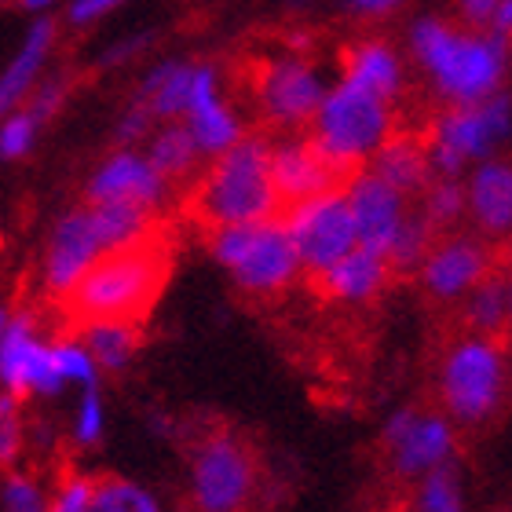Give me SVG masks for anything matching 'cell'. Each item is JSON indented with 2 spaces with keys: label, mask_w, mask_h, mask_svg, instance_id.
Returning <instances> with one entry per match:
<instances>
[{
  "label": "cell",
  "mask_w": 512,
  "mask_h": 512,
  "mask_svg": "<svg viewBox=\"0 0 512 512\" xmlns=\"http://www.w3.org/2000/svg\"><path fill=\"white\" fill-rule=\"evenodd\" d=\"M172 275V242L147 235L114 246L77 278L63 300V333H85L96 322H147Z\"/></svg>",
  "instance_id": "1"
},
{
  "label": "cell",
  "mask_w": 512,
  "mask_h": 512,
  "mask_svg": "<svg viewBox=\"0 0 512 512\" xmlns=\"http://www.w3.org/2000/svg\"><path fill=\"white\" fill-rule=\"evenodd\" d=\"M275 150L264 136L238 139L224 150V158L205 172L187 198V213L202 227L216 231L227 224H256V220H278L275 172H271Z\"/></svg>",
  "instance_id": "2"
},
{
  "label": "cell",
  "mask_w": 512,
  "mask_h": 512,
  "mask_svg": "<svg viewBox=\"0 0 512 512\" xmlns=\"http://www.w3.org/2000/svg\"><path fill=\"white\" fill-rule=\"evenodd\" d=\"M417 59L436 74L439 88L458 103H480L491 96L505 70V33L458 37L443 22L428 19L414 33Z\"/></svg>",
  "instance_id": "3"
},
{
  "label": "cell",
  "mask_w": 512,
  "mask_h": 512,
  "mask_svg": "<svg viewBox=\"0 0 512 512\" xmlns=\"http://www.w3.org/2000/svg\"><path fill=\"white\" fill-rule=\"evenodd\" d=\"M359 161L363 158H348V154H337L333 147H326L319 132L311 139H300V143L275 147L271 172H275L278 220L286 224L300 205L326 198V194H341L344 187H352L363 176Z\"/></svg>",
  "instance_id": "4"
},
{
  "label": "cell",
  "mask_w": 512,
  "mask_h": 512,
  "mask_svg": "<svg viewBox=\"0 0 512 512\" xmlns=\"http://www.w3.org/2000/svg\"><path fill=\"white\" fill-rule=\"evenodd\" d=\"M502 355L498 344L465 337L443 359V403L465 425H480L502 406Z\"/></svg>",
  "instance_id": "5"
},
{
  "label": "cell",
  "mask_w": 512,
  "mask_h": 512,
  "mask_svg": "<svg viewBox=\"0 0 512 512\" xmlns=\"http://www.w3.org/2000/svg\"><path fill=\"white\" fill-rule=\"evenodd\" d=\"M286 227L293 231V242L300 249V260L311 271H326L337 260L352 253L359 242V224H355L352 198L344 202L341 194H326L315 202L300 205L297 213L289 216Z\"/></svg>",
  "instance_id": "6"
},
{
  "label": "cell",
  "mask_w": 512,
  "mask_h": 512,
  "mask_svg": "<svg viewBox=\"0 0 512 512\" xmlns=\"http://www.w3.org/2000/svg\"><path fill=\"white\" fill-rule=\"evenodd\" d=\"M381 99L384 96L363 85H352V81L337 88L319 110V139L337 154L363 158L388 128V114H384Z\"/></svg>",
  "instance_id": "7"
},
{
  "label": "cell",
  "mask_w": 512,
  "mask_h": 512,
  "mask_svg": "<svg viewBox=\"0 0 512 512\" xmlns=\"http://www.w3.org/2000/svg\"><path fill=\"white\" fill-rule=\"evenodd\" d=\"M253 454L231 436H213L194 461V498L202 509H238L253 491Z\"/></svg>",
  "instance_id": "8"
},
{
  "label": "cell",
  "mask_w": 512,
  "mask_h": 512,
  "mask_svg": "<svg viewBox=\"0 0 512 512\" xmlns=\"http://www.w3.org/2000/svg\"><path fill=\"white\" fill-rule=\"evenodd\" d=\"M249 88L271 121L300 125L322 103V88L308 66L297 59H256L249 63Z\"/></svg>",
  "instance_id": "9"
},
{
  "label": "cell",
  "mask_w": 512,
  "mask_h": 512,
  "mask_svg": "<svg viewBox=\"0 0 512 512\" xmlns=\"http://www.w3.org/2000/svg\"><path fill=\"white\" fill-rule=\"evenodd\" d=\"M107 249H110V242H107V235H103L96 205L85 209V213H74L70 220H63L52 238V249H48V289H52V297H66L70 286H74L77 278L85 275L88 267L96 264Z\"/></svg>",
  "instance_id": "10"
},
{
  "label": "cell",
  "mask_w": 512,
  "mask_h": 512,
  "mask_svg": "<svg viewBox=\"0 0 512 512\" xmlns=\"http://www.w3.org/2000/svg\"><path fill=\"white\" fill-rule=\"evenodd\" d=\"M297 260L300 249L293 242V231L282 220H264L249 253L235 264V278L249 293H275L297 275Z\"/></svg>",
  "instance_id": "11"
},
{
  "label": "cell",
  "mask_w": 512,
  "mask_h": 512,
  "mask_svg": "<svg viewBox=\"0 0 512 512\" xmlns=\"http://www.w3.org/2000/svg\"><path fill=\"white\" fill-rule=\"evenodd\" d=\"M403 191H395L384 176H359L352 183V209L359 224V246L377 256H388L395 231L403 224Z\"/></svg>",
  "instance_id": "12"
},
{
  "label": "cell",
  "mask_w": 512,
  "mask_h": 512,
  "mask_svg": "<svg viewBox=\"0 0 512 512\" xmlns=\"http://www.w3.org/2000/svg\"><path fill=\"white\" fill-rule=\"evenodd\" d=\"M509 114L512 107L505 96L487 99L483 107L450 110L447 118H439L436 125V143H447L465 158L469 154H487L509 132Z\"/></svg>",
  "instance_id": "13"
},
{
  "label": "cell",
  "mask_w": 512,
  "mask_h": 512,
  "mask_svg": "<svg viewBox=\"0 0 512 512\" xmlns=\"http://www.w3.org/2000/svg\"><path fill=\"white\" fill-rule=\"evenodd\" d=\"M487 249L458 238V242H443L436 253L425 260V282L436 297H458L461 289H469L472 282H480L487 275Z\"/></svg>",
  "instance_id": "14"
},
{
  "label": "cell",
  "mask_w": 512,
  "mask_h": 512,
  "mask_svg": "<svg viewBox=\"0 0 512 512\" xmlns=\"http://www.w3.org/2000/svg\"><path fill=\"white\" fill-rule=\"evenodd\" d=\"M161 180H165V176H161L154 165L132 158V154H121V158L110 161L107 169H99V176L92 180V187H88V198H92V202H107V198H136V202L158 205Z\"/></svg>",
  "instance_id": "15"
},
{
  "label": "cell",
  "mask_w": 512,
  "mask_h": 512,
  "mask_svg": "<svg viewBox=\"0 0 512 512\" xmlns=\"http://www.w3.org/2000/svg\"><path fill=\"white\" fill-rule=\"evenodd\" d=\"M384 282L381 256L370 249H352V253L337 260L326 271H315V289L322 297H341V300H366L374 297V289Z\"/></svg>",
  "instance_id": "16"
},
{
  "label": "cell",
  "mask_w": 512,
  "mask_h": 512,
  "mask_svg": "<svg viewBox=\"0 0 512 512\" xmlns=\"http://www.w3.org/2000/svg\"><path fill=\"white\" fill-rule=\"evenodd\" d=\"M472 213L491 235L512 231V165L491 161L472 176Z\"/></svg>",
  "instance_id": "17"
},
{
  "label": "cell",
  "mask_w": 512,
  "mask_h": 512,
  "mask_svg": "<svg viewBox=\"0 0 512 512\" xmlns=\"http://www.w3.org/2000/svg\"><path fill=\"white\" fill-rule=\"evenodd\" d=\"M377 176L392 183L395 191L417 194L428 183V147L421 136H392L377 154Z\"/></svg>",
  "instance_id": "18"
},
{
  "label": "cell",
  "mask_w": 512,
  "mask_h": 512,
  "mask_svg": "<svg viewBox=\"0 0 512 512\" xmlns=\"http://www.w3.org/2000/svg\"><path fill=\"white\" fill-rule=\"evenodd\" d=\"M450 450V428L439 417H421L414 428L406 432V439L395 447V469L399 476H417L425 469H436L439 461L447 458Z\"/></svg>",
  "instance_id": "19"
},
{
  "label": "cell",
  "mask_w": 512,
  "mask_h": 512,
  "mask_svg": "<svg viewBox=\"0 0 512 512\" xmlns=\"http://www.w3.org/2000/svg\"><path fill=\"white\" fill-rule=\"evenodd\" d=\"M344 74L352 85H363L377 96H392L399 88V66L384 44H352L344 48Z\"/></svg>",
  "instance_id": "20"
},
{
  "label": "cell",
  "mask_w": 512,
  "mask_h": 512,
  "mask_svg": "<svg viewBox=\"0 0 512 512\" xmlns=\"http://www.w3.org/2000/svg\"><path fill=\"white\" fill-rule=\"evenodd\" d=\"M139 326L143 322H96V326H88V355L99 359V366H107V370H121L143 341Z\"/></svg>",
  "instance_id": "21"
},
{
  "label": "cell",
  "mask_w": 512,
  "mask_h": 512,
  "mask_svg": "<svg viewBox=\"0 0 512 512\" xmlns=\"http://www.w3.org/2000/svg\"><path fill=\"white\" fill-rule=\"evenodd\" d=\"M436 224H432V216H406L399 231H395V242L388 249V271L395 275H414L421 260L428 253V238H432Z\"/></svg>",
  "instance_id": "22"
},
{
  "label": "cell",
  "mask_w": 512,
  "mask_h": 512,
  "mask_svg": "<svg viewBox=\"0 0 512 512\" xmlns=\"http://www.w3.org/2000/svg\"><path fill=\"white\" fill-rule=\"evenodd\" d=\"M48 41H52V22H41V26H33L30 41L26 48L19 52V59L11 63L8 77H4V85H0V107L11 110L15 99H22V92L30 88L33 74H37V66H41L44 52H48Z\"/></svg>",
  "instance_id": "23"
},
{
  "label": "cell",
  "mask_w": 512,
  "mask_h": 512,
  "mask_svg": "<svg viewBox=\"0 0 512 512\" xmlns=\"http://www.w3.org/2000/svg\"><path fill=\"white\" fill-rule=\"evenodd\" d=\"M505 304H509V282H505L502 267H487V275L480 278L476 297H472V322L487 333H502Z\"/></svg>",
  "instance_id": "24"
},
{
  "label": "cell",
  "mask_w": 512,
  "mask_h": 512,
  "mask_svg": "<svg viewBox=\"0 0 512 512\" xmlns=\"http://www.w3.org/2000/svg\"><path fill=\"white\" fill-rule=\"evenodd\" d=\"M194 128L187 132V128H169L165 136L154 143V150H150V165L165 176V180H180V176H187V169H191L194 161Z\"/></svg>",
  "instance_id": "25"
},
{
  "label": "cell",
  "mask_w": 512,
  "mask_h": 512,
  "mask_svg": "<svg viewBox=\"0 0 512 512\" xmlns=\"http://www.w3.org/2000/svg\"><path fill=\"white\" fill-rule=\"evenodd\" d=\"M30 330H26V319H8L4 326V359H0V370H4V384L11 392L22 395L30 384H26V359H30Z\"/></svg>",
  "instance_id": "26"
},
{
  "label": "cell",
  "mask_w": 512,
  "mask_h": 512,
  "mask_svg": "<svg viewBox=\"0 0 512 512\" xmlns=\"http://www.w3.org/2000/svg\"><path fill=\"white\" fill-rule=\"evenodd\" d=\"M191 128H194V139H198L205 150H213V154L216 150H227L238 139L235 118H231L216 99L213 103H205V107L191 110Z\"/></svg>",
  "instance_id": "27"
},
{
  "label": "cell",
  "mask_w": 512,
  "mask_h": 512,
  "mask_svg": "<svg viewBox=\"0 0 512 512\" xmlns=\"http://www.w3.org/2000/svg\"><path fill=\"white\" fill-rule=\"evenodd\" d=\"M92 509L99 512H150L154 502H150V494H143L139 487L132 483L118 480V476H103L96 480V494H92Z\"/></svg>",
  "instance_id": "28"
},
{
  "label": "cell",
  "mask_w": 512,
  "mask_h": 512,
  "mask_svg": "<svg viewBox=\"0 0 512 512\" xmlns=\"http://www.w3.org/2000/svg\"><path fill=\"white\" fill-rule=\"evenodd\" d=\"M417 505H421V509H428V512L461 509V502H458V469L439 461L436 472L428 476V483L421 487V494H417Z\"/></svg>",
  "instance_id": "29"
},
{
  "label": "cell",
  "mask_w": 512,
  "mask_h": 512,
  "mask_svg": "<svg viewBox=\"0 0 512 512\" xmlns=\"http://www.w3.org/2000/svg\"><path fill=\"white\" fill-rule=\"evenodd\" d=\"M191 85H194V70H183V66H172L169 77L158 85L154 99H150V110L154 114H180V110L191 107Z\"/></svg>",
  "instance_id": "30"
},
{
  "label": "cell",
  "mask_w": 512,
  "mask_h": 512,
  "mask_svg": "<svg viewBox=\"0 0 512 512\" xmlns=\"http://www.w3.org/2000/svg\"><path fill=\"white\" fill-rule=\"evenodd\" d=\"M63 377L66 374H63V366H59V352L33 344L30 359H26V384H30V388H41V392H55Z\"/></svg>",
  "instance_id": "31"
},
{
  "label": "cell",
  "mask_w": 512,
  "mask_h": 512,
  "mask_svg": "<svg viewBox=\"0 0 512 512\" xmlns=\"http://www.w3.org/2000/svg\"><path fill=\"white\" fill-rule=\"evenodd\" d=\"M425 213L432 216V224H436V227L450 224V220L461 213V191L454 187V180H443V183H436V187H432Z\"/></svg>",
  "instance_id": "32"
},
{
  "label": "cell",
  "mask_w": 512,
  "mask_h": 512,
  "mask_svg": "<svg viewBox=\"0 0 512 512\" xmlns=\"http://www.w3.org/2000/svg\"><path fill=\"white\" fill-rule=\"evenodd\" d=\"M4 509H11V512L41 509V491H37L30 480H22V476H11L8 487H4Z\"/></svg>",
  "instance_id": "33"
},
{
  "label": "cell",
  "mask_w": 512,
  "mask_h": 512,
  "mask_svg": "<svg viewBox=\"0 0 512 512\" xmlns=\"http://www.w3.org/2000/svg\"><path fill=\"white\" fill-rule=\"evenodd\" d=\"M92 494H96V483L74 476V480H66L63 487H59V502H55V509H63V512L92 509Z\"/></svg>",
  "instance_id": "34"
},
{
  "label": "cell",
  "mask_w": 512,
  "mask_h": 512,
  "mask_svg": "<svg viewBox=\"0 0 512 512\" xmlns=\"http://www.w3.org/2000/svg\"><path fill=\"white\" fill-rule=\"evenodd\" d=\"M33 139V118L30 114H19V118H11L4 125V139H0V147H4V158H19L22 150L30 147Z\"/></svg>",
  "instance_id": "35"
},
{
  "label": "cell",
  "mask_w": 512,
  "mask_h": 512,
  "mask_svg": "<svg viewBox=\"0 0 512 512\" xmlns=\"http://www.w3.org/2000/svg\"><path fill=\"white\" fill-rule=\"evenodd\" d=\"M59 352V366H63V374L66 377H74V381H85V384H92V359H88L85 352H77L74 344H59L55 348Z\"/></svg>",
  "instance_id": "36"
},
{
  "label": "cell",
  "mask_w": 512,
  "mask_h": 512,
  "mask_svg": "<svg viewBox=\"0 0 512 512\" xmlns=\"http://www.w3.org/2000/svg\"><path fill=\"white\" fill-rule=\"evenodd\" d=\"M59 99H63V81H52V85H44V88H41V96L33 99L30 118H33V121L52 118V114H55V107H59Z\"/></svg>",
  "instance_id": "37"
},
{
  "label": "cell",
  "mask_w": 512,
  "mask_h": 512,
  "mask_svg": "<svg viewBox=\"0 0 512 512\" xmlns=\"http://www.w3.org/2000/svg\"><path fill=\"white\" fill-rule=\"evenodd\" d=\"M213 85H216V74L209 70V66H202V70H194V85H191V107L187 110H198L205 107V103H213Z\"/></svg>",
  "instance_id": "38"
},
{
  "label": "cell",
  "mask_w": 512,
  "mask_h": 512,
  "mask_svg": "<svg viewBox=\"0 0 512 512\" xmlns=\"http://www.w3.org/2000/svg\"><path fill=\"white\" fill-rule=\"evenodd\" d=\"M96 436H99V399L88 392L85 410H81V421H77V439H81V443H92Z\"/></svg>",
  "instance_id": "39"
},
{
  "label": "cell",
  "mask_w": 512,
  "mask_h": 512,
  "mask_svg": "<svg viewBox=\"0 0 512 512\" xmlns=\"http://www.w3.org/2000/svg\"><path fill=\"white\" fill-rule=\"evenodd\" d=\"M114 4H121V0H77L74 8H70V19L88 22V19H96V15H103V11H110Z\"/></svg>",
  "instance_id": "40"
},
{
  "label": "cell",
  "mask_w": 512,
  "mask_h": 512,
  "mask_svg": "<svg viewBox=\"0 0 512 512\" xmlns=\"http://www.w3.org/2000/svg\"><path fill=\"white\" fill-rule=\"evenodd\" d=\"M341 4L359 11V15H388V11H395L403 0H341Z\"/></svg>",
  "instance_id": "41"
},
{
  "label": "cell",
  "mask_w": 512,
  "mask_h": 512,
  "mask_svg": "<svg viewBox=\"0 0 512 512\" xmlns=\"http://www.w3.org/2000/svg\"><path fill=\"white\" fill-rule=\"evenodd\" d=\"M143 125H147V110H143V103H136L132 107V114L125 118V125H121V139H132L143 132Z\"/></svg>",
  "instance_id": "42"
},
{
  "label": "cell",
  "mask_w": 512,
  "mask_h": 512,
  "mask_svg": "<svg viewBox=\"0 0 512 512\" xmlns=\"http://www.w3.org/2000/svg\"><path fill=\"white\" fill-rule=\"evenodd\" d=\"M15 447H19V432H15V421H11V406L4 403V461H11V454H15Z\"/></svg>",
  "instance_id": "43"
},
{
  "label": "cell",
  "mask_w": 512,
  "mask_h": 512,
  "mask_svg": "<svg viewBox=\"0 0 512 512\" xmlns=\"http://www.w3.org/2000/svg\"><path fill=\"white\" fill-rule=\"evenodd\" d=\"M498 4H502V0H465V15H469L472 22H483L491 11H498Z\"/></svg>",
  "instance_id": "44"
},
{
  "label": "cell",
  "mask_w": 512,
  "mask_h": 512,
  "mask_svg": "<svg viewBox=\"0 0 512 512\" xmlns=\"http://www.w3.org/2000/svg\"><path fill=\"white\" fill-rule=\"evenodd\" d=\"M494 19H498V30L509 37L512 33V0H502V4H498V15H494Z\"/></svg>",
  "instance_id": "45"
},
{
  "label": "cell",
  "mask_w": 512,
  "mask_h": 512,
  "mask_svg": "<svg viewBox=\"0 0 512 512\" xmlns=\"http://www.w3.org/2000/svg\"><path fill=\"white\" fill-rule=\"evenodd\" d=\"M41 4H48V0H26V8H41Z\"/></svg>",
  "instance_id": "46"
},
{
  "label": "cell",
  "mask_w": 512,
  "mask_h": 512,
  "mask_svg": "<svg viewBox=\"0 0 512 512\" xmlns=\"http://www.w3.org/2000/svg\"><path fill=\"white\" fill-rule=\"evenodd\" d=\"M509 41H512V33H509Z\"/></svg>",
  "instance_id": "47"
}]
</instances>
